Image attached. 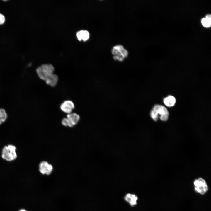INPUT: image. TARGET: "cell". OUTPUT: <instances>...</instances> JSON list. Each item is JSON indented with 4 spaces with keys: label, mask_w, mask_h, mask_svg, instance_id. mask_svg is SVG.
Returning a JSON list of instances; mask_svg holds the SVG:
<instances>
[{
    "label": "cell",
    "mask_w": 211,
    "mask_h": 211,
    "mask_svg": "<svg viewBox=\"0 0 211 211\" xmlns=\"http://www.w3.org/2000/svg\"><path fill=\"white\" fill-rule=\"evenodd\" d=\"M75 108L73 102L69 100L64 101L60 106L61 110L64 112L69 114L72 113Z\"/></svg>",
    "instance_id": "7"
},
{
    "label": "cell",
    "mask_w": 211,
    "mask_h": 211,
    "mask_svg": "<svg viewBox=\"0 0 211 211\" xmlns=\"http://www.w3.org/2000/svg\"><path fill=\"white\" fill-rule=\"evenodd\" d=\"M7 117V114L5 110L0 108V125L6 121Z\"/></svg>",
    "instance_id": "13"
},
{
    "label": "cell",
    "mask_w": 211,
    "mask_h": 211,
    "mask_svg": "<svg viewBox=\"0 0 211 211\" xmlns=\"http://www.w3.org/2000/svg\"><path fill=\"white\" fill-rule=\"evenodd\" d=\"M193 185L195 191L201 195L205 194L208 190V186L206 182L201 178L195 180Z\"/></svg>",
    "instance_id": "5"
},
{
    "label": "cell",
    "mask_w": 211,
    "mask_h": 211,
    "mask_svg": "<svg viewBox=\"0 0 211 211\" xmlns=\"http://www.w3.org/2000/svg\"><path fill=\"white\" fill-rule=\"evenodd\" d=\"M112 52L113 55V59L119 61H123L128 55L127 50L121 45H117L114 46L112 50Z\"/></svg>",
    "instance_id": "4"
},
{
    "label": "cell",
    "mask_w": 211,
    "mask_h": 211,
    "mask_svg": "<svg viewBox=\"0 0 211 211\" xmlns=\"http://www.w3.org/2000/svg\"><path fill=\"white\" fill-rule=\"evenodd\" d=\"M58 80V76L53 73L47 78L45 81L47 84L51 87H54L57 85Z\"/></svg>",
    "instance_id": "10"
},
{
    "label": "cell",
    "mask_w": 211,
    "mask_h": 211,
    "mask_svg": "<svg viewBox=\"0 0 211 211\" xmlns=\"http://www.w3.org/2000/svg\"><path fill=\"white\" fill-rule=\"evenodd\" d=\"M52 166L46 161H42L39 164V171L43 175H49L52 171Z\"/></svg>",
    "instance_id": "6"
},
{
    "label": "cell",
    "mask_w": 211,
    "mask_h": 211,
    "mask_svg": "<svg viewBox=\"0 0 211 211\" xmlns=\"http://www.w3.org/2000/svg\"><path fill=\"white\" fill-rule=\"evenodd\" d=\"M5 18L4 16L0 13V25L3 24L5 22Z\"/></svg>",
    "instance_id": "16"
},
{
    "label": "cell",
    "mask_w": 211,
    "mask_h": 211,
    "mask_svg": "<svg viewBox=\"0 0 211 211\" xmlns=\"http://www.w3.org/2000/svg\"><path fill=\"white\" fill-rule=\"evenodd\" d=\"M16 149L15 146L12 145H8L4 146L2 150V158L8 161L14 160L17 157Z\"/></svg>",
    "instance_id": "3"
},
{
    "label": "cell",
    "mask_w": 211,
    "mask_h": 211,
    "mask_svg": "<svg viewBox=\"0 0 211 211\" xmlns=\"http://www.w3.org/2000/svg\"><path fill=\"white\" fill-rule=\"evenodd\" d=\"M201 22L203 26L209 27L211 25V19L204 18H202Z\"/></svg>",
    "instance_id": "14"
},
{
    "label": "cell",
    "mask_w": 211,
    "mask_h": 211,
    "mask_svg": "<svg viewBox=\"0 0 211 211\" xmlns=\"http://www.w3.org/2000/svg\"><path fill=\"white\" fill-rule=\"evenodd\" d=\"M19 211H26L24 209H21V210H20Z\"/></svg>",
    "instance_id": "18"
},
{
    "label": "cell",
    "mask_w": 211,
    "mask_h": 211,
    "mask_svg": "<svg viewBox=\"0 0 211 211\" xmlns=\"http://www.w3.org/2000/svg\"><path fill=\"white\" fill-rule=\"evenodd\" d=\"M67 118L69 120L71 127H73L78 123L80 120V117L77 113H72L67 115Z\"/></svg>",
    "instance_id": "9"
},
{
    "label": "cell",
    "mask_w": 211,
    "mask_h": 211,
    "mask_svg": "<svg viewBox=\"0 0 211 211\" xmlns=\"http://www.w3.org/2000/svg\"><path fill=\"white\" fill-rule=\"evenodd\" d=\"M124 199L131 206L133 207L137 204L138 197L135 194L127 193L124 196Z\"/></svg>",
    "instance_id": "8"
},
{
    "label": "cell",
    "mask_w": 211,
    "mask_h": 211,
    "mask_svg": "<svg viewBox=\"0 0 211 211\" xmlns=\"http://www.w3.org/2000/svg\"><path fill=\"white\" fill-rule=\"evenodd\" d=\"M61 123L62 125L65 126H69L71 127L69 122L67 118H63L62 120Z\"/></svg>",
    "instance_id": "15"
},
{
    "label": "cell",
    "mask_w": 211,
    "mask_h": 211,
    "mask_svg": "<svg viewBox=\"0 0 211 211\" xmlns=\"http://www.w3.org/2000/svg\"><path fill=\"white\" fill-rule=\"evenodd\" d=\"M76 36L79 40H83L84 41L87 40L89 38V33L86 30H81L76 33Z\"/></svg>",
    "instance_id": "11"
},
{
    "label": "cell",
    "mask_w": 211,
    "mask_h": 211,
    "mask_svg": "<svg viewBox=\"0 0 211 211\" xmlns=\"http://www.w3.org/2000/svg\"><path fill=\"white\" fill-rule=\"evenodd\" d=\"M163 102L167 106L171 107L174 105L176 103V99L173 96H169L164 99Z\"/></svg>",
    "instance_id": "12"
},
{
    "label": "cell",
    "mask_w": 211,
    "mask_h": 211,
    "mask_svg": "<svg viewBox=\"0 0 211 211\" xmlns=\"http://www.w3.org/2000/svg\"><path fill=\"white\" fill-rule=\"evenodd\" d=\"M36 71L39 77L41 79L45 81L54 73V68L51 64H43L38 67Z\"/></svg>",
    "instance_id": "2"
},
{
    "label": "cell",
    "mask_w": 211,
    "mask_h": 211,
    "mask_svg": "<svg viewBox=\"0 0 211 211\" xmlns=\"http://www.w3.org/2000/svg\"><path fill=\"white\" fill-rule=\"evenodd\" d=\"M206 18L211 19V15L210 14H208L206 15L205 17Z\"/></svg>",
    "instance_id": "17"
},
{
    "label": "cell",
    "mask_w": 211,
    "mask_h": 211,
    "mask_svg": "<svg viewBox=\"0 0 211 211\" xmlns=\"http://www.w3.org/2000/svg\"><path fill=\"white\" fill-rule=\"evenodd\" d=\"M159 115H160V118L162 121H166L168 120L169 113L167 109L162 105L156 104L151 110L150 116L153 120L156 121L158 118Z\"/></svg>",
    "instance_id": "1"
}]
</instances>
